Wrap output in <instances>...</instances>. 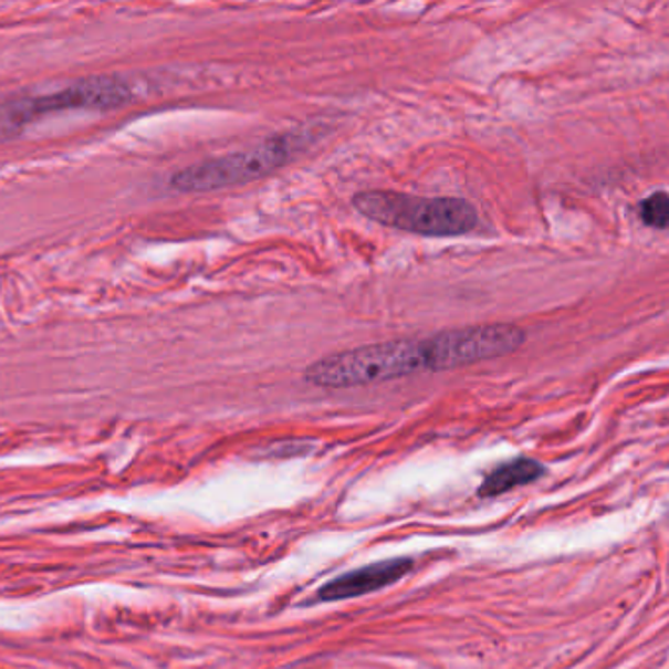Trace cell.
Listing matches in <instances>:
<instances>
[{"label":"cell","instance_id":"6da1fadb","mask_svg":"<svg viewBox=\"0 0 669 669\" xmlns=\"http://www.w3.org/2000/svg\"><path fill=\"white\" fill-rule=\"evenodd\" d=\"M425 372L438 374L432 336L389 339L346 352H334L309 365L304 369V379L322 389H349Z\"/></svg>","mask_w":669,"mask_h":669},{"label":"cell","instance_id":"7a4b0ae2","mask_svg":"<svg viewBox=\"0 0 669 669\" xmlns=\"http://www.w3.org/2000/svg\"><path fill=\"white\" fill-rule=\"evenodd\" d=\"M362 217L381 227L418 236L468 234L475 230L479 212L470 200L456 197H415L397 191L357 192L352 199Z\"/></svg>","mask_w":669,"mask_h":669},{"label":"cell","instance_id":"3957f363","mask_svg":"<svg viewBox=\"0 0 669 669\" xmlns=\"http://www.w3.org/2000/svg\"><path fill=\"white\" fill-rule=\"evenodd\" d=\"M296 146L299 142L293 134L273 136L255 148L185 167L171 177L169 187L179 192H205L258 181L288 166Z\"/></svg>","mask_w":669,"mask_h":669},{"label":"cell","instance_id":"277c9868","mask_svg":"<svg viewBox=\"0 0 669 669\" xmlns=\"http://www.w3.org/2000/svg\"><path fill=\"white\" fill-rule=\"evenodd\" d=\"M132 101L130 85L121 79L91 77L44 96L0 103V139L12 138L28 124L67 111H111Z\"/></svg>","mask_w":669,"mask_h":669},{"label":"cell","instance_id":"5b68a950","mask_svg":"<svg viewBox=\"0 0 669 669\" xmlns=\"http://www.w3.org/2000/svg\"><path fill=\"white\" fill-rule=\"evenodd\" d=\"M432 342L438 372H450L513 354L524 346L526 332L521 326L499 322L438 332L432 336Z\"/></svg>","mask_w":669,"mask_h":669},{"label":"cell","instance_id":"8992f818","mask_svg":"<svg viewBox=\"0 0 669 669\" xmlns=\"http://www.w3.org/2000/svg\"><path fill=\"white\" fill-rule=\"evenodd\" d=\"M412 560L397 557L389 562L365 565L362 569L339 575L331 583L318 589V599L332 603V600L354 599L367 593L379 592L399 582L412 569Z\"/></svg>","mask_w":669,"mask_h":669},{"label":"cell","instance_id":"52a82bcc","mask_svg":"<svg viewBox=\"0 0 669 669\" xmlns=\"http://www.w3.org/2000/svg\"><path fill=\"white\" fill-rule=\"evenodd\" d=\"M544 471L546 470L540 466L539 461L529 460V458L509 461L487 475L483 485L479 487V496L503 495L514 487L534 483L536 479L544 475Z\"/></svg>","mask_w":669,"mask_h":669},{"label":"cell","instance_id":"ba28073f","mask_svg":"<svg viewBox=\"0 0 669 669\" xmlns=\"http://www.w3.org/2000/svg\"><path fill=\"white\" fill-rule=\"evenodd\" d=\"M638 215L642 218L644 224L658 230H666L669 222V199L668 192L656 191L640 200L638 205Z\"/></svg>","mask_w":669,"mask_h":669}]
</instances>
